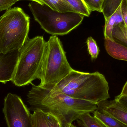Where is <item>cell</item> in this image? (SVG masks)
<instances>
[{
	"mask_svg": "<svg viewBox=\"0 0 127 127\" xmlns=\"http://www.w3.org/2000/svg\"><path fill=\"white\" fill-rule=\"evenodd\" d=\"M88 51L92 60L96 59L97 58L100 52L99 48L95 40L90 36L87 39L86 41Z\"/></svg>",
	"mask_w": 127,
	"mask_h": 127,
	"instance_id": "obj_19",
	"label": "cell"
},
{
	"mask_svg": "<svg viewBox=\"0 0 127 127\" xmlns=\"http://www.w3.org/2000/svg\"><path fill=\"white\" fill-rule=\"evenodd\" d=\"M46 42L42 36L28 38L19 50L12 82L18 87L39 80L46 49Z\"/></svg>",
	"mask_w": 127,
	"mask_h": 127,
	"instance_id": "obj_3",
	"label": "cell"
},
{
	"mask_svg": "<svg viewBox=\"0 0 127 127\" xmlns=\"http://www.w3.org/2000/svg\"><path fill=\"white\" fill-rule=\"evenodd\" d=\"M46 114L48 127H62L59 121L56 117L50 114Z\"/></svg>",
	"mask_w": 127,
	"mask_h": 127,
	"instance_id": "obj_21",
	"label": "cell"
},
{
	"mask_svg": "<svg viewBox=\"0 0 127 127\" xmlns=\"http://www.w3.org/2000/svg\"><path fill=\"white\" fill-rule=\"evenodd\" d=\"M115 100L119 101L127 109V96L119 97L117 95L115 97Z\"/></svg>",
	"mask_w": 127,
	"mask_h": 127,
	"instance_id": "obj_25",
	"label": "cell"
},
{
	"mask_svg": "<svg viewBox=\"0 0 127 127\" xmlns=\"http://www.w3.org/2000/svg\"><path fill=\"white\" fill-rule=\"evenodd\" d=\"M73 69L68 62L62 42L57 35L50 37L46 49L39 80L40 87L53 89Z\"/></svg>",
	"mask_w": 127,
	"mask_h": 127,
	"instance_id": "obj_5",
	"label": "cell"
},
{
	"mask_svg": "<svg viewBox=\"0 0 127 127\" xmlns=\"http://www.w3.org/2000/svg\"><path fill=\"white\" fill-rule=\"evenodd\" d=\"M97 105L99 112L115 118L127 127V109L119 101L106 100Z\"/></svg>",
	"mask_w": 127,
	"mask_h": 127,
	"instance_id": "obj_9",
	"label": "cell"
},
{
	"mask_svg": "<svg viewBox=\"0 0 127 127\" xmlns=\"http://www.w3.org/2000/svg\"><path fill=\"white\" fill-rule=\"evenodd\" d=\"M118 96L119 97L127 96V81L124 85L121 94L119 95H118Z\"/></svg>",
	"mask_w": 127,
	"mask_h": 127,
	"instance_id": "obj_26",
	"label": "cell"
},
{
	"mask_svg": "<svg viewBox=\"0 0 127 127\" xmlns=\"http://www.w3.org/2000/svg\"><path fill=\"white\" fill-rule=\"evenodd\" d=\"M30 17L22 8L6 10L0 17V53L19 51L28 38Z\"/></svg>",
	"mask_w": 127,
	"mask_h": 127,
	"instance_id": "obj_4",
	"label": "cell"
},
{
	"mask_svg": "<svg viewBox=\"0 0 127 127\" xmlns=\"http://www.w3.org/2000/svg\"><path fill=\"white\" fill-rule=\"evenodd\" d=\"M115 26L124 23L123 15L121 9V4L115 12Z\"/></svg>",
	"mask_w": 127,
	"mask_h": 127,
	"instance_id": "obj_23",
	"label": "cell"
},
{
	"mask_svg": "<svg viewBox=\"0 0 127 127\" xmlns=\"http://www.w3.org/2000/svg\"><path fill=\"white\" fill-rule=\"evenodd\" d=\"M28 6L41 28L53 35L68 34L81 24L85 16L75 12H60L36 1H31Z\"/></svg>",
	"mask_w": 127,
	"mask_h": 127,
	"instance_id": "obj_6",
	"label": "cell"
},
{
	"mask_svg": "<svg viewBox=\"0 0 127 127\" xmlns=\"http://www.w3.org/2000/svg\"><path fill=\"white\" fill-rule=\"evenodd\" d=\"M76 121L80 127H105L89 113L81 115Z\"/></svg>",
	"mask_w": 127,
	"mask_h": 127,
	"instance_id": "obj_13",
	"label": "cell"
},
{
	"mask_svg": "<svg viewBox=\"0 0 127 127\" xmlns=\"http://www.w3.org/2000/svg\"><path fill=\"white\" fill-rule=\"evenodd\" d=\"M123 0H104L101 7L104 19L112 16L121 6Z\"/></svg>",
	"mask_w": 127,
	"mask_h": 127,
	"instance_id": "obj_12",
	"label": "cell"
},
{
	"mask_svg": "<svg viewBox=\"0 0 127 127\" xmlns=\"http://www.w3.org/2000/svg\"><path fill=\"white\" fill-rule=\"evenodd\" d=\"M93 113V116L105 127H127L115 118L98 110H95Z\"/></svg>",
	"mask_w": 127,
	"mask_h": 127,
	"instance_id": "obj_11",
	"label": "cell"
},
{
	"mask_svg": "<svg viewBox=\"0 0 127 127\" xmlns=\"http://www.w3.org/2000/svg\"><path fill=\"white\" fill-rule=\"evenodd\" d=\"M31 0L32 1H36V2H38V3H39L42 4H44L41 0Z\"/></svg>",
	"mask_w": 127,
	"mask_h": 127,
	"instance_id": "obj_27",
	"label": "cell"
},
{
	"mask_svg": "<svg viewBox=\"0 0 127 127\" xmlns=\"http://www.w3.org/2000/svg\"><path fill=\"white\" fill-rule=\"evenodd\" d=\"M50 90L96 104L110 98L109 83L104 75L98 72L89 73L73 69Z\"/></svg>",
	"mask_w": 127,
	"mask_h": 127,
	"instance_id": "obj_2",
	"label": "cell"
},
{
	"mask_svg": "<svg viewBox=\"0 0 127 127\" xmlns=\"http://www.w3.org/2000/svg\"><path fill=\"white\" fill-rule=\"evenodd\" d=\"M75 12L85 16L90 15L91 12L83 0H63Z\"/></svg>",
	"mask_w": 127,
	"mask_h": 127,
	"instance_id": "obj_15",
	"label": "cell"
},
{
	"mask_svg": "<svg viewBox=\"0 0 127 127\" xmlns=\"http://www.w3.org/2000/svg\"><path fill=\"white\" fill-rule=\"evenodd\" d=\"M115 22V14L114 13L108 18L105 19V25L104 28V39L115 41L113 37V31Z\"/></svg>",
	"mask_w": 127,
	"mask_h": 127,
	"instance_id": "obj_18",
	"label": "cell"
},
{
	"mask_svg": "<svg viewBox=\"0 0 127 127\" xmlns=\"http://www.w3.org/2000/svg\"><path fill=\"white\" fill-rule=\"evenodd\" d=\"M32 124L33 127H48L46 113L41 110L33 111L32 114Z\"/></svg>",
	"mask_w": 127,
	"mask_h": 127,
	"instance_id": "obj_17",
	"label": "cell"
},
{
	"mask_svg": "<svg viewBox=\"0 0 127 127\" xmlns=\"http://www.w3.org/2000/svg\"><path fill=\"white\" fill-rule=\"evenodd\" d=\"M43 3L60 12H73L74 10L63 0H41Z\"/></svg>",
	"mask_w": 127,
	"mask_h": 127,
	"instance_id": "obj_16",
	"label": "cell"
},
{
	"mask_svg": "<svg viewBox=\"0 0 127 127\" xmlns=\"http://www.w3.org/2000/svg\"><path fill=\"white\" fill-rule=\"evenodd\" d=\"M90 12L96 11L102 12L101 7L104 0H83Z\"/></svg>",
	"mask_w": 127,
	"mask_h": 127,
	"instance_id": "obj_20",
	"label": "cell"
},
{
	"mask_svg": "<svg viewBox=\"0 0 127 127\" xmlns=\"http://www.w3.org/2000/svg\"><path fill=\"white\" fill-rule=\"evenodd\" d=\"M31 84L32 88L27 95L30 109L53 116L62 127H70L81 115L97 110V104L73 98L62 93Z\"/></svg>",
	"mask_w": 127,
	"mask_h": 127,
	"instance_id": "obj_1",
	"label": "cell"
},
{
	"mask_svg": "<svg viewBox=\"0 0 127 127\" xmlns=\"http://www.w3.org/2000/svg\"><path fill=\"white\" fill-rule=\"evenodd\" d=\"M112 35L116 42L127 47V27L124 24L115 26Z\"/></svg>",
	"mask_w": 127,
	"mask_h": 127,
	"instance_id": "obj_14",
	"label": "cell"
},
{
	"mask_svg": "<svg viewBox=\"0 0 127 127\" xmlns=\"http://www.w3.org/2000/svg\"><path fill=\"white\" fill-rule=\"evenodd\" d=\"M70 127H76V126H75V125H73L72 124L71 125V126H70Z\"/></svg>",
	"mask_w": 127,
	"mask_h": 127,
	"instance_id": "obj_28",
	"label": "cell"
},
{
	"mask_svg": "<svg viewBox=\"0 0 127 127\" xmlns=\"http://www.w3.org/2000/svg\"><path fill=\"white\" fill-rule=\"evenodd\" d=\"M3 112L7 127H33L32 114L17 95L7 94L4 98Z\"/></svg>",
	"mask_w": 127,
	"mask_h": 127,
	"instance_id": "obj_7",
	"label": "cell"
},
{
	"mask_svg": "<svg viewBox=\"0 0 127 127\" xmlns=\"http://www.w3.org/2000/svg\"><path fill=\"white\" fill-rule=\"evenodd\" d=\"M104 47L107 53L113 58L127 61V47L115 41L104 39Z\"/></svg>",
	"mask_w": 127,
	"mask_h": 127,
	"instance_id": "obj_10",
	"label": "cell"
},
{
	"mask_svg": "<svg viewBox=\"0 0 127 127\" xmlns=\"http://www.w3.org/2000/svg\"></svg>",
	"mask_w": 127,
	"mask_h": 127,
	"instance_id": "obj_29",
	"label": "cell"
},
{
	"mask_svg": "<svg viewBox=\"0 0 127 127\" xmlns=\"http://www.w3.org/2000/svg\"><path fill=\"white\" fill-rule=\"evenodd\" d=\"M121 9L124 23L127 27V0H123L121 3Z\"/></svg>",
	"mask_w": 127,
	"mask_h": 127,
	"instance_id": "obj_24",
	"label": "cell"
},
{
	"mask_svg": "<svg viewBox=\"0 0 127 127\" xmlns=\"http://www.w3.org/2000/svg\"><path fill=\"white\" fill-rule=\"evenodd\" d=\"M19 0H0V12L7 10Z\"/></svg>",
	"mask_w": 127,
	"mask_h": 127,
	"instance_id": "obj_22",
	"label": "cell"
},
{
	"mask_svg": "<svg viewBox=\"0 0 127 127\" xmlns=\"http://www.w3.org/2000/svg\"><path fill=\"white\" fill-rule=\"evenodd\" d=\"M19 51L9 53H0V82L11 81L19 55Z\"/></svg>",
	"mask_w": 127,
	"mask_h": 127,
	"instance_id": "obj_8",
	"label": "cell"
}]
</instances>
